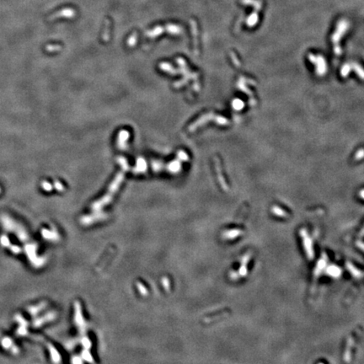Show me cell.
<instances>
[{
  "instance_id": "obj_3",
  "label": "cell",
  "mask_w": 364,
  "mask_h": 364,
  "mask_svg": "<svg viewBox=\"0 0 364 364\" xmlns=\"http://www.w3.org/2000/svg\"><path fill=\"white\" fill-rule=\"evenodd\" d=\"M163 31H164V28H163V27H161V26H157V27H155V28L153 29V30H151L149 31L146 32V36L149 37H155L158 36L159 35L162 34Z\"/></svg>"
},
{
  "instance_id": "obj_4",
  "label": "cell",
  "mask_w": 364,
  "mask_h": 364,
  "mask_svg": "<svg viewBox=\"0 0 364 364\" xmlns=\"http://www.w3.org/2000/svg\"><path fill=\"white\" fill-rule=\"evenodd\" d=\"M136 42V33H133V34L131 36V37L129 38V40H128V41H127V44L130 46H133Z\"/></svg>"
},
{
  "instance_id": "obj_1",
  "label": "cell",
  "mask_w": 364,
  "mask_h": 364,
  "mask_svg": "<svg viewBox=\"0 0 364 364\" xmlns=\"http://www.w3.org/2000/svg\"><path fill=\"white\" fill-rule=\"evenodd\" d=\"M75 15V10L72 9H65L62 10V11L58 12L57 14L53 15L51 18H57V17H65V18H72Z\"/></svg>"
},
{
  "instance_id": "obj_2",
  "label": "cell",
  "mask_w": 364,
  "mask_h": 364,
  "mask_svg": "<svg viewBox=\"0 0 364 364\" xmlns=\"http://www.w3.org/2000/svg\"><path fill=\"white\" fill-rule=\"evenodd\" d=\"M166 31L171 35H180L183 31V29L180 26L174 25V24H169L166 26Z\"/></svg>"
}]
</instances>
